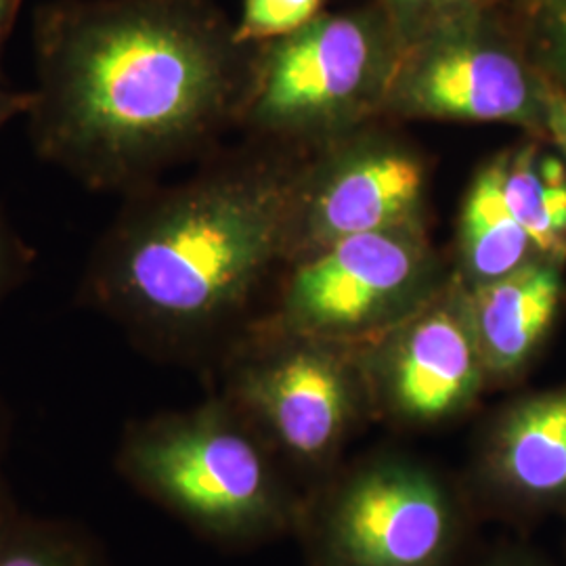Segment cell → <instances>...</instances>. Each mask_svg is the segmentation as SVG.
<instances>
[{
  "label": "cell",
  "instance_id": "6da1fadb",
  "mask_svg": "<svg viewBox=\"0 0 566 566\" xmlns=\"http://www.w3.org/2000/svg\"><path fill=\"white\" fill-rule=\"evenodd\" d=\"M252 60L206 0H51L34 20L30 137L84 187L130 196L240 120Z\"/></svg>",
  "mask_w": 566,
  "mask_h": 566
},
{
  "label": "cell",
  "instance_id": "7a4b0ae2",
  "mask_svg": "<svg viewBox=\"0 0 566 566\" xmlns=\"http://www.w3.org/2000/svg\"><path fill=\"white\" fill-rule=\"evenodd\" d=\"M301 191L273 164L235 158L128 196L82 277V301L156 350L238 324L294 243Z\"/></svg>",
  "mask_w": 566,
  "mask_h": 566
},
{
  "label": "cell",
  "instance_id": "3957f363",
  "mask_svg": "<svg viewBox=\"0 0 566 566\" xmlns=\"http://www.w3.org/2000/svg\"><path fill=\"white\" fill-rule=\"evenodd\" d=\"M116 468L145 497L214 542L252 544L294 516L275 449L224 395L133 422Z\"/></svg>",
  "mask_w": 566,
  "mask_h": 566
},
{
  "label": "cell",
  "instance_id": "277c9868",
  "mask_svg": "<svg viewBox=\"0 0 566 566\" xmlns=\"http://www.w3.org/2000/svg\"><path fill=\"white\" fill-rule=\"evenodd\" d=\"M403 46L388 9L317 15L254 55L240 122L290 135L353 120L388 97Z\"/></svg>",
  "mask_w": 566,
  "mask_h": 566
},
{
  "label": "cell",
  "instance_id": "5b68a950",
  "mask_svg": "<svg viewBox=\"0 0 566 566\" xmlns=\"http://www.w3.org/2000/svg\"><path fill=\"white\" fill-rule=\"evenodd\" d=\"M344 344L252 329L231 357L227 392L275 451L332 460L361 411L364 378Z\"/></svg>",
  "mask_w": 566,
  "mask_h": 566
},
{
  "label": "cell",
  "instance_id": "8992f818",
  "mask_svg": "<svg viewBox=\"0 0 566 566\" xmlns=\"http://www.w3.org/2000/svg\"><path fill=\"white\" fill-rule=\"evenodd\" d=\"M432 261L416 227L350 235L298 264L277 317L256 329L353 343L430 303Z\"/></svg>",
  "mask_w": 566,
  "mask_h": 566
},
{
  "label": "cell",
  "instance_id": "52a82bcc",
  "mask_svg": "<svg viewBox=\"0 0 566 566\" xmlns=\"http://www.w3.org/2000/svg\"><path fill=\"white\" fill-rule=\"evenodd\" d=\"M460 539V510L430 468L378 458L336 486L315 526L324 566H447Z\"/></svg>",
  "mask_w": 566,
  "mask_h": 566
},
{
  "label": "cell",
  "instance_id": "ba28073f",
  "mask_svg": "<svg viewBox=\"0 0 566 566\" xmlns=\"http://www.w3.org/2000/svg\"><path fill=\"white\" fill-rule=\"evenodd\" d=\"M388 97L424 118L514 122L528 116L533 88L525 65L476 11L405 41Z\"/></svg>",
  "mask_w": 566,
  "mask_h": 566
},
{
  "label": "cell",
  "instance_id": "9c48e42d",
  "mask_svg": "<svg viewBox=\"0 0 566 566\" xmlns=\"http://www.w3.org/2000/svg\"><path fill=\"white\" fill-rule=\"evenodd\" d=\"M390 332L378 359L388 411L413 426L441 424L465 411L486 376L468 294L432 298Z\"/></svg>",
  "mask_w": 566,
  "mask_h": 566
},
{
  "label": "cell",
  "instance_id": "30bf717a",
  "mask_svg": "<svg viewBox=\"0 0 566 566\" xmlns=\"http://www.w3.org/2000/svg\"><path fill=\"white\" fill-rule=\"evenodd\" d=\"M424 181V166L403 147L365 145L344 154L306 196V242L319 252L350 235L413 227Z\"/></svg>",
  "mask_w": 566,
  "mask_h": 566
},
{
  "label": "cell",
  "instance_id": "8fae6325",
  "mask_svg": "<svg viewBox=\"0 0 566 566\" xmlns=\"http://www.w3.org/2000/svg\"><path fill=\"white\" fill-rule=\"evenodd\" d=\"M491 500L518 516L566 510V386L510 405L481 451Z\"/></svg>",
  "mask_w": 566,
  "mask_h": 566
},
{
  "label": "cell",
  "instance_id": "7c38bea8",
  "mask_svg": "<svg viewBox=\"0 0 566 566\" xmlns=\"http://www.w3.org/2000/svg\"><path fill=\"white\" fill-rule=\"evenodd\" d=\"M560 298L563 280L549 264H523L468 294L486 374L506 378L531 361L558 315Z\"/></svg>",
  "mask_w": 566,
  "mask_h": 566
},
{
  "label": "cell",
  "instance_id": "4fadbf2b",
  "mask_svg": "<svg viewBox=\"0 0 566 566\" xmlns=\"http://www.w3.org/2000/svg\"><path fill=\"white\" fill-rule=\"evenodd\" d=\"M531 245L525 227L507 208L502 160L489 164L468 191L460 223L462 261L472 290L521 269Z\"/></svg>",
  "mask_w": 566,
  "mask_h": 566
},
{
  "label": "cell",
  "instance_id": "5bb4252c",
  "mask_svg": "<svg viewBox=\"0 0 566 566\" xmlns=\"http://www.w3.org/2000/svg\"><path fill=\"white\" fill-rule=\"evenodd\" d=\"M502 187L507 208L525 227L535 248L560 252L566 248V170L552 156L521 149L502 160Z\"/></svg>",
  "mask_w": 566,
  "mask_h": 566
},
{
  "label": "cell",
  "instance_id": "9a60e30c",
  "mask_svg": "<svg viewBox=\"0 0 566 566\" xmlns=\"http://www.w3.org/2000/svg\"><path fill=\"white\" fill-rule=\"evenodd\" d=\"M0 566H112L99 542L82 526L53 518L0 516Z\"/></svg>",
  "mask_w": 566,
  "mask_h": 566
},
{
  "label": "cell",
  "instance_id": "2e32d148",
  "mask_svg": "<svg viewBox=\"0 0 566 566\" xmlns=\"http://www.w3.org/2000/svg\"><path fill=\"white\" fill-rule=\"evenodd\" d=\"M322 4L324 0H243L235 41L252 46L287 36L315 20Z\"/></svg>",
  "mask_w": 566,
  "mask_h": 566
},
{
  "label": "cell",
  "instance_id": "e0dca14e",
  "mask_svg": "<svg viewBox=\"0 0 566 566\" xmlns=\"http://www.w3.org/2000/svg\"><path fill=\"white\" fill-rule=\"evenodd\" d=\"M388 11L403 32L405 41L446 21L476 13L485 0H386Z\"/></svg>",
  "mask_w": 566,
  "mask_h": 566
},
{
  "label": "cell",
  "instance_id": "ac0fdd59",
  "mask_svg": "<svg viewBox=\"0 0 566 566\" xmlns=\"http://www.w3.org/2000/svg\"><path fill=\"white\" fill-rule=\"evenodd\" d=\"M32 264V250L0 217V303L20 285Z\"/></svg>",
  "mask_w": 566,
  "mask_h": 566
},
{
  "label": "cell",
  "instance_id": "d6986e66",
  "mask_svg": "<svg viewBox=\"0 0 566 566\" xmlns=\"http://www.w3.org/2000/svg\"><path fill=\"white\" fill-rule=\"evenodd\" d=\"M32 107V91H15L7 86L0 76V130L9 122L25 118Z\"/></svg>",
  "mask_w": 566,
  "mask_h": 566
},
{
  "label": "cell",
  "instance_id": "ffe728a7",
  "mask_svg": "<svg viewBox=\"0 0 566 566\" xmlns=\"http://www.w3.org/2000/svg\"><path fill=\"white\" fill-rule=\"evenodd\" d=\"M483 566H552L542 556L528 552L525 547H506L493 554Z\"/></svg>",
  "mask_w": 566,
  "mask_h": 566
},
{
  "label": "cell",
  "instance_id": "44dd1931",
  "mask_svg": "<svg viewBox=\"0 0 566 566\" xmlns=\"http://www.w3.org/2000/svg\"><path fill=\"white\" fill-rule=\"evenodd\" d=\"M21 0H0V57L2 49L9 39V32L13 28V21L18 18Z\"/></svg>",
  "mask_w": 566,
  "mask_h": 566
},
{
  "label": "cell",
  "instance_id": "7402d4cb",
  "mask_svg": "<svg viewBox=\"0 0 566 566\" xmlns=\"http://www.w3.org/2000/svg\"><path fill=\"white\" fill-rule=\"evenodd\" d=\"M547 114H549V124L554 133L566 145V97H552L547 102Z\"/></svg>",
  "mask_w": 566,
  "mask_h": 566
},
{
  "label": "cell",
  "instance_id": "603a6c76",
  "mask_svg": "<svg viewBox=\"0 0 566 566\" xmlns=\"http://www.w3.org/2000/svg\"><path fill=\"white\" fill-rule=\"evenodd\" d=\"M552 28H554V39H556V44H558V51L563 53V57L566 61V0H556L554 2Z\"/></svg>",
  "mask_w": 566,
  "mask_h": 566
},
{
  "label": "cell",
  "instance_id": "cb8c5ba5",
  "mask_svg": "<svg viewBox=\"0 0 566 566\" xmlns=\"http://www.w3.org/2000/svg\"><path fill=\"white\" fill-rule=\"evenodd\" d=\"M7 510H11L7 497H4V489H2V474H0V514H4Z\"/></svg>",
  "mask_w": 566,
  "mask_h": 566
},
{
  "label": "cell",
  "instance_id": "d4e9b609",
  "mask_svg": "<svg viewBox=\"0 0 566 566\" xmlns=\"http://www.w3.org/2000/svg\"><path fill=\"white\" fill-rule=\"evenodd\" d=\"M563 514H565V516H566V510H565V512H563Z\"/></svg>",
  "mask_w": 566,
  "mask_h": 566
},
{
  "label": "cell",
  "instance_id": "484cf974",
  "mask_svg": "<svg viewBox=\"0 0 566 566\" xmlns=\"http://www.w3.org/2000/svg\"><path fill=\"white\" fill-rule=\"evenodd\" d=\"M0 516H2V514H0Z\"/></svg>",
  "mask_w": 566,
  "mask_h": 566
}]
</instances>
